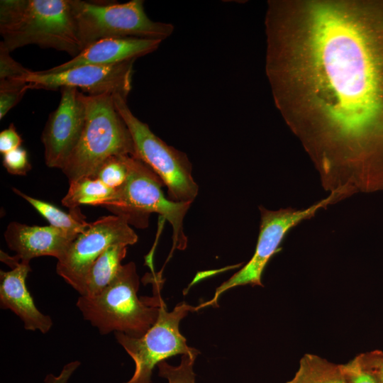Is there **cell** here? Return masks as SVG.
<instances>
[{"label":"cell","instance_id":"cell-1","mask_svg":"<svg viewBox=\"0 0 383 383\" xmlns=\"http://www.w3.org/2000/svg\"><path fill=\"white\" fill-rule=\"evenodd\" d=\"M275 104L330 192L383 191V4L270 1Z\"/></svg>","mask_w":383,"mask_h":383},{"label":"cell","instance_id":"cell-11","mask_svg":"<svg viewBox=\"0 0 383 383\" xmlns=\"http://www.w3.org/2000/svg\"><path fill=\"white\" fill-rule=\"evenodd\" d=\"M134 62L86 65L55 73L32 71L27 82L29 89L57 90L69 87L81 89L90 96L111 94L127 99L132 87Z\"/></svg>","mask_w":383,"mask_h":383},{"label":"cell","instance_id":"cell-24","mask_svg":"<svg viewBox=\"0 0 383 383\" xmlns=\"http://www.w3.org/2000/svg\"><path fill=\"white\" fill-rule=\"evenodd\" d=\"M347 383H378L374 375L362 365L359 355L340 365Z\"/></svg>","mask_w":383,"mask_h":383},{"label":"cell","instance_id":"cell-13","mask_svg":"<svg viewBox=\"0 0 383 383\" xmlns=\"http://www.w3.org/2000/svg\"><path fill=\"white\" fill-rule=\"evenodd\" d=\"M1 261L11 268L9 271H0L1 308L13 312L23 321L26 330L48 333L52 326V321L38 309L26 287V279L31 271L30 262L20 260L2 251Z\"/></svg>","mask_w":383,"mask_h":383},{"label":"cell","instance_id":"cell-8","mask_svg":"<svg viewBox=\"0 0 383 383\" xmlns=\"http://www.w3.org/2000/svg\"><path fill=\"white\" fill-rule=\"evenodd\" d=\"M113 100L131 135L135 157L160 177L167 187L169 199L192 203L199 187L192 175V164L187 155L165 143L148 124L139 120L128 107L127 99L114 95Z\"/></svg>","mask_w":383,"mask_h":383},{"label":"cell","instance_id":"cell-9","mask_svg":"<svg viewBox=\"0 0 383 383\" xmlns=\"http://www.w3.org/2000/svg\"><path fill=\"white\" fill-rule=\"evenodd\" d=\"M196 311L197 306L183 301L168 311L162 299L157 321L143 336L133 338L114 333L117 342L135 363L132 377L124 383H151L152 371L158 363L176 355L199 354L198 350L188 346L179 331L181 320Z\"/></svg>","mask_w":383,"mask_h":383},{"label":"cell","instance_id":"cell-21","mask_svg":"<svg viewBox=\"0 0 383 383\" xmlns=\"http://www.w3.org/2000/svg\"><path fill=\"white\" fill-rule=\"evenodd\" d=\"M198 355H182L178 366H172L165 360L158 363L159 376L166 379L168 383H195L193 367Z\"/></svg>","mask_w":383,"mask_h":383},{"label":"cell","instance_id":"cell-15","mask_svg":"<svg viewBox=\"0 0 383 383\" xmlns=\"http://www.w3.org/2000/svg\"><path fill=\"white\" fill-rule=\"evenodd\" d=\"M161 43L138 38H104L85 47L67 62L41 72L55 73L86 65H111L135 60L156 50Z\"/></svg>","mask_w":383,"mask_h":383},{"label":"cell","instance_id":"cell-3","mask_svg":"<svg viewBox=\"0 0 383 383\" xmlns=\"http://www.w3.org/2000/svg\"><path fill=\"white\" fill-rule=\"evenodd\" d=\"M140 280L135 264L122 265L118 272L101 293L79 296L76 305L83 318L100 334L121 333L133 338L143 336L159 315L161 286L157 284L152 297H138Z\"/></svg>","mask_w":383,"mask_h":383},{"label":"cell","instance_id":"cell-5","mask_svg":"<svg viewBox=\"0 0 383 383\" xmlns=\"http://www.w3.org/2000/svg\"><path fill=\"white\" fill-rule=\"evenodd\" d=\"M123 157L128 167L126 181L104 207L138 227L147 226L150 213L160 214L172 225L174 247L185 248L183 220L192 203L171 201L163 194L162 181L150 168L135 156Z\"/></svg>","mask_w":383,"mask_h":383},{"label":"cell","instance_id":"cell-10","mask_svg":"<svg viewBox=\"0 0 383 383\" xmlns=\"http://www.w3.org/2000/svg\"><path fill=\"white\" fill-rule=\"evenodd\" d=\"M138 241L126 217L109 215L98 218L72 242L57 260L56 272L80 296L85 294V281L94 261L110 246L131 245Z\"/></svg>","mask_w":383,"mask_h":383},{"label":"cell","instance_id":"cell-25","mask_svg":"<svg viewBox=\"0 0 383 383\" xmlns=\"http://www.w3.org/2000/svg\"><path fill=\"white\" fill-rule=\"evenodd\" d=\"M3 165L8 172L15 175H26L31 169L27 151L21 147L4 154Z\"/></svg>","mask_w":383,"mask_h":383},{"label":"cell","instance_id":"cell-6","mask_svg":"<svg viewBox=\"0 0 383 383\" xmlns=\"http://www.w3.org/2000/svg\"><path fill=\"white\" fill-rule=\"evenodd\" d=\"M144 1L100 4L70 0L77 37L82 49L104 38H138L162 42L174 31L171 23L154 21Z\"/></svg>","mask_w":383,"mask_h":383},{"label":"cell","instance_id":"cell-23","mask_svg":"<svg viewBox=\"0 0 383 383\" xmlns=\"http://www.w3.org/2000/svg\"><path fill=\"white\" fill-rule=\"evenodd\" d=\"M28 89V82L0 84V119L20 102Z\"/></svg>","mask_w":383,"mask_h":383},{"label":"cell","instance_id":"cell-14","mask_svg":"<svg viewBox=\"0 0 383 383\" xmlns=\"http://www.w3.org/2000/svg\"><path fill=\"white\" fill-rule=\"evenodd\" d=\"M77 235L52 226H28L14 221L4 232L9 248L18 259L28 262L41 256L60 260Z\"/></svg>","mask_w":383,"mask_h":383},{"label":"cell","instance_id":"cell-2","mask_svg":"<svg viewBox=\"0 0 383 383\" xmlns=\"http://www.w3.org/2000/svg\"><path fill=\"white\" fill-rule=\"evenodd\" d=\"M0 33L9 52L35 45L74 57L82 50L70 0H1Z\"/></svg>","mask_w":383,"mask_h":383},{"label":"cell","instance_id":"cell-26","mask_svg":"<svg viewBox=\"0 0 383 383\" xmlns=\"http://www.w3.org/2000/svg\"><path fill=\"white\" fill-rule=\"evenodd\" d=\"M22 139L13 123L0 133V152L4 155L20 148Z\"/></svg>","mask_w":383,"mask_h":383},{"label":"cell","instance_id":"cell-4","mask_svg":"<svg viewBox=\"0 0 383 383\" xmlns=\"http://www.w3.org/2000/svg\"><path fill=\"white\" fill-rule=\"evenodd\" d=\"M87 116L80 139L62 168L70 181L91 177L113 155L135 156L133 141L116 109L113 95L84 94Z\"/></svg>","mask_w":383,"mask_h":383},{"label":"cell","instance_id":"cell-27","mask_svg":"<svg viewBox=\"0 0 383 383\" xmlns=\"http://www.w3.org/2000/svg\"><path fill=\"white\" fill-rule=\"evenodd\" d=\"M362 365L374 375L378 383H383V359L377 356L360 355Z\"/></svg>","mask_w":383,"mask_h":383},{"label":"cell","instance_id":"cell-17","mask_svg":"<svg viewBox=\"0 0 383 383\" xmlns=\"http://www.w3.org/2000/svg\"><path fill=\"white\" fill-rule=\"evenodd\" d=\"M115 192L99 179L84 177L70 181V187L62 199V204L70 210L77 209L82 204L104 206L113 197Z\"/></svg>","mask_w":383,"mask_h":383},{"label":"cell","instance_id":"cell-22","mask_svg":"<svg viewBox=\"0 0 383 383\" xmlns=\"http://www.w3.org/2000/svg\"><path fill=\"white\" fill-rule=\"evenodd\" d=\"M2 41L0 43V83L27 82L31 70L24 67L10 55Z\"/></svg>","mask_w":383,"mask_h":383},{"label":"cell","instance_id":"cell-12","mask_svg":"<svg viewBox=\"0 0 383 383\" xmlns=\"http://www.w3.org/2000/svg\"><path fill=\"white\" fill-rule=\"evenodd\" d=\"M57 107L50 113L42 133L45 164L62 170L82 135L87 116L84 94L77 89H60Z\"/></svg>","mask_w":383,"mask_h":383},{"label":"cell","instance_id":"cell-28","mask_svg":"<svg viewBox=\"0 0 383 383\" xmlns=\"http://www.w3.org/2000/svg\"><path fill=\"white\" fill-rule=\"evenodd\" d=\"M79 365L80 362L79 361H73L67 363L64 366L59 375L48 374L44 383H67Z\"/></svg>","mask_w":383,"mask_h":383},{"label":"cell","instance_id":"cell-7","mask_svg":"<svg viewBox=\"0 0 383 383\" xmlns=\"http://www.w3.org/2000/svg\"><path fill=\"white\" fill-rule=\"evenodd\" d=\"M349 197L350 195L345 192L335 191L330 192L327 197L302 209L287 207L274 211L260 206V231L252 257L239 271L216 289L212 299L199 305V310L209 306H217V301L221 295L235 287L246 284L262 287V275L265 268L272 257L277 252L287 234L302 221L315 216L318 211Z\"/></svg>","mask_w":383,"mask_h":383},{"label":"cell","instance_id":"cell-16","mask_svg":"<svg viewBox=\"0 0 383 383\" xmlns=\"http://www.w3.org/2000/svg\"><path fill=\"white\" fill-rule=\"evenodd\" d=\"M127 247L123 245H111L94 261L86 277L84 296H94L111 284L122 265Z\"/></svg>","mask_w":383,"mask_h":383},{"label":"cell","instance_id":"cell-20","mask_svg":"<svg viewBox=\"0 0 383 383\" xmlns=\"http://www.w3.org/2000/svg\"><path fill=\"white\" fill-rule=\"evenodd\" d=\"M128 167L123 155H113L107 158L91 177L96 178L108 187L117 190L126 182Z\"/></svg>","mask_w":383,"mask_h":383},{"label":"cell","instance_id":"cell-18","mask_svg":"<svg viewBox=\"0 0 383 383\" xmlns=\"http://www.w3.org/2000/svg\"><path fill=\"white\" fill-rule=\"evenodd\" d=\"M287 383H347L340 365L314 354L306 353L300 360L294 377Z\"/></svg>","mask_w":383,"mask_h":383},{"label":"cell","instance_id":"cell-19","mask_svg":"<svg viewBox=\"0 0 383 383\" xmlns=\"http://www.w3.org/2000/svg\"><path fill=\"white\" fill-rule=\"evenodd\" d=\"M13 191L26 200L49 222L50 226L74 235L82 233L90 226L91 223L85 221L78 209L68 213L48 202L28 196L16 188H13Z\"/></svg>","mask_w":383,"mask_h":383}]
</instances>
